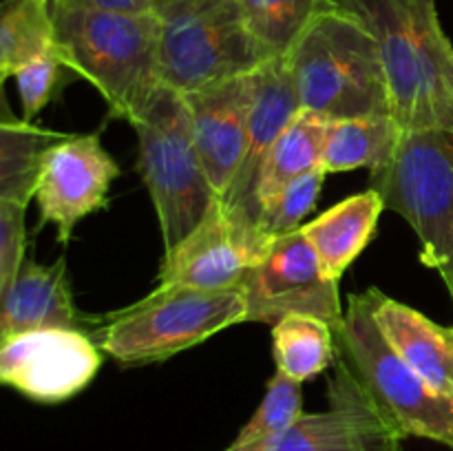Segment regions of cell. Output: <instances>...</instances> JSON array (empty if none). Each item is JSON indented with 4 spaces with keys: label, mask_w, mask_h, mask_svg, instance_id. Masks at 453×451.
Wrapping results in <instances>:
<instances>
[{
    "label": "cell",
    "mask_w": 453,
    "mask_h": 451,
    "mask_svg": "<svg viewBox=\"0 0 453 451\" xmlns=\"http://www.w3.org/2000/svg\"><path fill=\"white\" fill-rule=\"evenodd\" d=\"M246 321L248 308L239 287H155L137 303L104 314L93 339L106 356L124 365H149Z\"/></svg>",
    "instance_id": "obj_6"
},
{
    "label": "cell",
    "mask_w": 453,
    "mask_h": 451,
    "mask_svg": "<svg viewBox=\"0 0 453 451\" xmlns=\"http://www.w3.org/2000/svg\"><path fill=\"white\" fill-rule=\"evenodd\" d=\"M341 365L349 370L383 418L403 438L453 447V398L438 394L388 343L374 318V287L349 299L334 330Z\"/></svg>",
    "instance_id": "obj_4"
},
{
    "label": "cell",
    "mask_w": 453,
    "mask_h": 451,
    "mask_svg": "<svg viewBox=\"0 0 453 451\" xmlns=\"http://www.w3.org/2000/svg\"><path fill=\"white\" fill-rule=\"evenodd\" d=\"M270 241L255 221L215 197L203 219L164 255L155 287H237Z\"/></svg>",
    "instance_id": "obj_11"
},
{
    "label": "cell",
    "mask_w": 453,
    "mask_h": 451,
    "mask_svg": "<svg viewBox=\"0 0 453 451\" xmlns=\"http://www.w3.org/2000/svg\"><path fill=\"white\" fill-rule=\"evenodd\" d=\"M51 18L62 65L97 88L109 118L133 124L162 84L157 13L106 11L73 0H51Z\"/></svg>",
    "instance_id": "obj_2"
},
{
    "label": "cell",
    "mask_w": 453,
    "mask_h": 451,
    "mask_svg": "<svg viewBox=\"0 0 453 451\" xmlns=\"http://www.w3.org/2000/svg\"><path fill=\"white\" fill-rule=\"evenodd\" d=\"M25 203L0 199V296L27 256Z\"/></svg>",
    "instance_id": "obj_28"
},
{
    "label": "cell",
    "mask_w": 453,
    "mask_h": 451,
    "mask_svg": "<svg viewBox=\"0 0 453 451\" xmlns=\"http://www.w3.org/2000/svg\"><path fill=\"white\" fill-rule=\"evenodd\" d=\"M374 318L388 343L438 394L453 398V327L374 287Z\"/></svg>",
    "instance_id": "obj_17"
},
{
    "label": "cell",
    "mask_w": 453,
    "mask_h": 451,
    "mask_svg": "<svg viewBox=\"0 0 453 451\" xmlns=\"http://www.w3.org/2000/svg\"><path fill=\"white\" fill-rule=\"evenodd\" d=\"M60 137L25 119L0 122V199L29 206L40 157Z\"/></svg>",
    "instance_id": "obj_23"
},
{
    "label": "cell",
    "mask_w": 453,
    "mask_h": 451,
    "mask_svg": "<svg viewBox=\"0 0 453 451\" xmlns=\"http://www.w3.org/2000/svg\"><path fill=\"white\" fill-rule=\"evenodd\" d=\"M330 409L303 414L277 436L224 451H401L405 438L383 418L349 370L334 361Z\"/></svg>",
    "instance_id": "obj_12"
},
{
    "label": "cell",
    "mask_w": 453,
    "mask_h": 451,
    "mask_svg": "<svg viewBox=\"0 0 453 451\" xmlns=\"http://www.w3.org/2000/svg\"><path fill=\"white\" fill-rule=\"evenodd\" d=\"M73 3L87 4V7L96 9H106V11L157 13L162 0H73Z\"/></svg>",
    "instance_id": "obj_29"
},
{
    "label": "cell",
    "mask_w": 453,
    "mask_h": 451,
    "mask_svg": "<svg viewBox=\"0 0 453 451\" xmlns=\"http://www.w3.org/2000/svg\"><path fill=\"white\" fill-rule=\"evenodd\" d=\"M131 126L140 153L137 168L157 212L166 255L203 219L217 195L203 171L180 91L159 84Z\"/></svg>",
    "instance_id": "obj_5"
},
{
    "label": "cell",
    "mask_w": 453,
    "mask_h": 451,
    "mask_svg": "<svg viewBox=\"0 0 453 451\" xmlns=\"http://www.w3.org/2000/svg\"><path fill=\"white\" fill-rule=\"evenodd\" d=\"M277 371L296 383L314 378L334 363V327L310 314H290L273 325Z\"/></svg>",
    "instance_id": "obj_22"
},
{
    "label": "cell",
    "mask_w": 453,
    "mask_h": 451,
    "mask_svg": "<svg viewBox=\"0 0 453 451\" xmlns=\"http://www.w3.org/2000/svg\"><path fill=\"white\" fill-rule=\"evenodd\" d=\"M365 22L380 49L394 122L453 133V44L436 0H330Z\"/></svg>",
    "instance_id": "obj_1"
},
{
    "label": "cell",
    "mask_w": 453,
    "mask_h": 451,
    "mask_svg": "<svg viewBox=\"0 0 453 451\" xmlns=\"http://www.w3.org/2000/svg\"><path fill=\"white\" fill-rule=\"evenodd\" d=\"M286 60L301 111L326 122L392 115L379 42L348 9L327 0Z\"/></svg>",
    "instance_id": "obj_3"
},
{
    "label": "cell",
    "mask_w": 453,
    "mask_h": 451,
    "mask_svg": "<svg viewBox=\"0 0 453 451\" xmlns=\"http://www.w3.org/2000/svg\"><path fill=\"white\" fill-rule=\"evenodd\" d=\"M451 451H453V447H451Z\"/></svg>",
    "instance_id": "obj_30"
},
{
    "label": "cell",
    "mask_w": 453,
    "mask_h": 451,
    "mask_svg": "<svg viewBox=\"0 0 453 451\" xmlns=\"http://www.w3.org/2000/svg\"><path fill=\"white\" fill-rule=\"evenodd\" d=\"M56 49L51 0L0 3V122L18 119L4 100L3 84L31 57Z\"/></svg>",
    "instance_id": "obj_21"
},
{
    "label": "cell",
    "mask_w": 453,
    "mask_h": 451,
    "mask_svg": "<svg viewBox=\"0 0 453 451\" xmlns=\"http://www.w3.org/2000/svg\"><path fill=\"white\" fill-rule=\"evenodd\" d=\"M326 124V119H321L319 115L310 113V111H299L286 126V131L279 135L257 175L255 195H252L255 217H259L261 208L270 199L277 197L292 180L314 171V168H321Z\"/></svg>",
    "instance_id": "obj_19"
},
{
    "label": "cell",
    "mask_w": 453,
    "mask_h": 451,
    "mask_svg": "<svg viewBox=\"0 0 453 451\" xmlns=\"http://www.w3.org/2000/svg\"><path fill=\"white\" fill-rule=\"evenodd\" d=\"M326 175L327 172L323 168H314V171L292 180L277 197L270 199L257 217L261 234L274 239L299 230L301 221L310 215V210L317 206L319 197H321Z\"/></svg>",
    "instance_id": "obj_26"
},
{
    "label": "cell",
    "mask_w": 453,
    "mask_h": 451,
    "mask_svg": "<svg viewBox=\"0 0 453 451\" xmlns=\"http://www.w3.org/2000/svg\"><path fill=\"white\" fill-rule=\"evenodd\" d=\"M370 172L367 188L414 228L420 261L453 299V133H403L394 157Z\"/></svg>",
    "instance_id": "obj_7"
},
{
    "label": "cell",
    "mask_w": 453,
    "mask_h": 451,
    "mask_svg": "<svg viewBox=\"0 0 453 451\" xmlns=\"http://www.w3.org/2000/svg\"><path fill=\"white\" fill-rule=\"evenodd\" d=\"M257 71L181 93L203 171L217 197H224L242 166L248 144Z\"/></svg>",
    "instance_id": "obj_14"
},
{
    "label": "cell",
    "mask_w": 453,
    "mask_h": 451,
    "mask_svg": "<svg viewBox=\"0 0 453 451\" xmlns=\"http://www.w3.org/2000/svg\"><path fill=\"white\" fill-rule=\"evenodd\" d=\"M91 332L40 327L0 339V385L29 401L56 405L82 392L102 365Z\"/></svg>",
    "instance_id": "obj_10"
},
{
    "label": "cell",
    "mask_w": 453,
    "mask_h": 451,
    "mask_svg": "<svg viewBox=\"0 0 453 451\" xmlns=\"http://www.w3.org/2000/svg\"><path fill=\"white\" fill-rule=\"evenodd\" d=\"M237 287L246 301L248 321L274 325L290 314H310L334 330L343 323L339 283L323 274L301 228L274 237Z\"/></svg>",
    "instance_id": "obj_9"
},
{
    "label": "cell",
    "mask_w": 453,
    "mask_h": 451,
    "mask_svg": "<svg viewBox=\"0 0 453 451\" xmlns=\"http://www.w3.org/2000/svg\"><path fill=\"white\" fill-rule=\"evenodd\" d=\"M65 69L66 66L58 57L56 49H51V51H44L40 56L31 57L29 62H25L13 73L18 84V93H20L22 119L25 122L34 124L35 115L51 102Z\"/></svg>",
    "instance_id": "obj_27"
},
{
    "label": "cell",
    "mask_w": 453,
    "mask_h": 451,
    "mask_svg": "<svg viewBox=\"0 0 453 451\" xmlns=\"http://www.w3.org/2000/svg\"><path fill=\"white\" fill-rule=\"evenodd\" d=\"M385 202L374 188L343 199L310 224L301 226L305 241L317 255L323 274L339 283L374 237Z\"/></svg>",
    "instance_id": "obj_18"
},
{
    "label": "cell",
    "mask_w": 453,
    "mask_h": 451,
    "mask_svg": "<svg viewBox=\"0 0 453 451\" xmlns=\"http://www.w3.org/2000/svg\"><path fill=\"white\" fill-rule=\"evenodd\" d=\"M403 133L405 131H401L392 115L327 122L321 168L326 172H348L357 168L376 171L394 157Z\"/></svg>",
    "instance_id": "obj_20"
},
{
    "label": "cell",
    "mask_w": 453,
    "mask_h": 451,
    "mask_svg": "<svg viewBox=\"0 0 453 451\" xmlns=\"http://www.w3.org/2000/svg\"><path fill=\"white\" fill-rule=\"evenodd\" d=\"M327 0H239L252 38L270 57L290 51Z\"/></svg>",
    "instance_id": "obj_24"
},
{
    "label": "cell",
    "mask_w": 453,
    "mask_h": 451,
    "mask_svg": "<svg viewBox=\"0 0 453 451\" xmlns=\"http://www.w3.org/2000/svg\"><path fill=\"white\" fill-rule=\"evenodd\" d=\"M159 78L180 93L252 73L273 57L248 31L239 0H162Z\"/></svg>",
    "instance_id": "obj_8"
},
{
    "label": "cell",
    "mask_w": 453,
    "mask_h": 451,
    "mask_svg": "<svg viewBox=\"0 0 453 451\" xmlns=\"http://www.w3.org/2000/svg\"><path fill=\"white\" fill-rule=\"evenodd\" d=\"M303 383H296L290 376L277 374L268 380L264 398L252 414V418L239 429L237 438L230 445H250V442L264 440V438L277 436L295 424L303 411Z\"/></svg>",
    "instance_id": "obj_25"
},
{
    "label": "cell",
    "mask_w": 453,
    "mask_h": 451,
    "mask_svg": "<svg viewBox=\"0 0 453 451\" xmlns=\"http://www.w3.org/2000/svg\"><path fill=\"white\" fill-rule=\"evenodd\" d=\"M119 166L102 146L97 133L62 135L40 157L34 199L40 226L53 224L58 241L69 243L73 228L106 206Z\"/></svg>",
    "instance_id": "obj_13"
},
{
    "label": "cell",
    "mask_w": 453,
    "mask_h": 451,
    "mask_svg": "<svg viewBox=\"0 0 453 451\" xmlns=\"http://www.w3.org/2000/svg\"><path fill=\"white\" fill-rule=\"evenodd\" d=\"M299 111V100H296L295 82H292L286 56L273 57L265 65H261L257 69L246 153H243L242 166H239L228 193L221 197L233 210L248 217L255 224L257 217L255 206H252V195H255L259 168L274 141L279 140V135L286 131V126L295 119Z\"/></svg>",
    "instance_id": "obj_16"
},
{
    "label": "cell",
    "mask_w": 453,
    "mask_h": 451,
    "mask_svg": "<svg viewBox=\"0 0 453 451\" xmlns=\"http://www.w3.org/2000/svg\"><path fill=\"white\" fill-rule=\"evenodd\" d=\"M102 318L75 308L65 256L42 265L27 255L0 296V339L40 327H78L96 334Z\"/></svg>",
    "instance_id": "obj_15"
}]
</instances>
